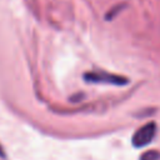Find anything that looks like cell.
I'll use <instances>...</instances> for the list:
<instances>
[{"instance_id": "7a4b0ae2", "label": "cell", "mask_w": 160, "mask_h": 160, "mask_svg": "<svg viewBox=\"0 0 160 160\" xmlns=\"http://www.w3.org/2000/svg\"><path fill=\"white\" fill-rule=\"evenodd\" d=\"M155 135H156V124L148 122V124L142 125L141 128H139L134 132L132 139H131L132 146L134 148H144L154 140Z\"/></svg>"}, {"instance_id": "3957f363", "label": "cell", "mask_w": 160, "mask_h": 160, "mask_svg": "<svg viewBox=\"0 0 160 160\" xmlns=\"http://www.w3.org/2000/svg\"><path fill=\"white\" fill-rule=\"evenodd\" d=\"M140 160H160V151H158V150L145 151L140 156Z\"/></svg>"}, {"instance_id": "5b68a950", "label": "cell", "mask_w": 160, "mask_h": 160, "mask_svg": "<svg viewBox=\"0 0 160 160\" xmlns=\"http://www.w3.org/2000/svg\"><path fill=\"white\" fill-rule=\"evenodd\" d=\"M5 154H4V150L1 149V146H0V156H4Z\"/></svg>"}, {"instance_id": "6da1fadb", "label": "cell", "mask_w": 160, "mask_h": 160, "mask_svg": "<svg viewBox=\"0 0 160 160\" xmlns=\"http://www.w3.org/2000/svg\"><path fill=\"white\" fill-rule=\"evenodd\" d=\"M84 80L94 84H111L116 86H122L129 82V80L121 75L110 74L105 71H90L84 74Z\"/></svg>"}, {"instance_id": "277c9868", "label": "cell", "mask_w": 160, "mask_h": 160, "mask_svg": "<svg viewBox=\"0 0 160 160\" xmlns=\"http://www.w3.org/2000/svg\"><path fill=\"white\" fill-rule=\"evenodd\" d=\"M121 9H122V6H118L116 9L114 8V10H112L111 12H109V14H108V15H109V16H108V19H110V18H112V16H114V14H118V12H119V11H120Z\"/></svg>"}]
</instances>
